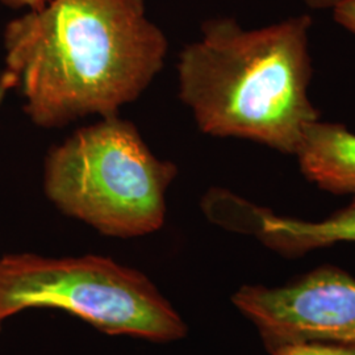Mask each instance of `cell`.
Here are the masks:
<instances>
[{
  "label": "cell",
  "mask_w": 355,
  "mask_h": 355,
  "mask_svg": "<svg viewBox=\"0 0 355 355\" xmlns=\"http://www.w3.org/2000/svg\"><path fill=\"white\" fill-rule=\"evenodd\" d=\"M167 40L144 0H48L3 32V69L40 128L114 116L152 85Z\"/></svg>",
  "instance_id": "1"
},
{
  "label": "cell",
  "mask_w": 355,
  "mask_h": 355,
  "mask_svg": "<svg viewBox=\"0 0 355 355\" xmlns=\"http://www.w3.org/2000/svg\"><path fill=\"white\" fill-rule=\"evenodd\" d=\"M311 26L306 15L249 31L229 17L207 21L178 61L179 96L199 129L296 155L320 120L308 96Z\"/></svg>",
  "instance_id": "2"
},
{
  "label": "cell",
  "mask_w": 355,
  "mask_h": 355,
  "mask_svg": "<svg viewBox=\"0 0 355 355\" xmlns=\"http://www.w3.org/2000/svg\"><path fill=\"white\" fill-rule=\"evenodd\" d=\"M137 128L114 116L80 128L53 146L42 184L60 212L107 237L136 239L164 227L167 191L177 177Z\"/></svg>",
  "instance_id": "3"
},
{
  "label": "cell",
  "mask_w": 355,
  "mask_h": 355,
  "mask_svg": "<svg viewBox=\"0 0 355 355\" xmlns=\"http://www.w3.org/2000/svg\"><path fill=\"white\" fill-rule=\"evenodd\" d=\"M29 309H58L107 336L170 343L187 325L144 272L102 255L0 258V328Z\"/></svg>",
  "instance_id": "4"
},
{
  "label": "cell",
  "mask_w": 355,
  "mask_h": 355,
  "mask_svg": "<svg viewBox=\"0 0 355 355\" xmlns=\"http://www.w3.org/2000/svg\"><path fill=\"white\" fill-rule=\"evenodd\" d=\"M232 303L271 354L295 343H355V278L324 265L279 287L245 284Z\"/></svg>",
  "instance_id": "5"
},
{
  "label": "cell",
  "mask_w": 355,
  "mask_h": 355,
  "mask_svg": "<svg viewBox=\"0 0 355 355\" xmlns=\"http://www.w3.org/2000/svg\"><path fill=\"white\" fill-rule=\"evenodd\" d=\"M202 208L212 223L253 236L286 257H300L340 242H355V198L347 207L318 221L275 215L268 208L221 189L209 191Z\"/></svg>",
  "instance_id": "6"
},
{
  "label": "cell",
  "mask_w": 355,
  "mask_h": 355,
  "mask_svg": "<svg viewBox=\"0 0 355 355\" xmlns=\"http://www.w3.org/2000/svg\"><path fill=\"white\" fill-rule=\"evenodd\" d=\"M296 157L304 177L321 190L355 198V133L345 125L313 123Z\"/></svg>",
  "instance_id": "7"
},
{
  "label": "cell",
  "mask_w": 355,
  "mask_h": 355,
  "mask_svg": "<svg viewBox=\"0 0 355 355\" xmlns=\"http://www.w3.org/2000/svg\"><path fill=\"white\" fill-rule=\"evenodd\" d=\"M270 355H355V343H306L287 345Z\"/></svg>",
  "instance_id": "8"
},
{
  "label": "cell",
  "mask_w": 355,
  "mask_h": 355,
  "mask_svg": "<svg viewBox=\"0 0 355 355\" xmlns=\"http://www.w3.org/2000/svg\"><path fill=\"white\" fill-rule=\"evenodd\" d=\"M331 11L334 20L355 35V0H343Z\"/></svg>",
  "instance_id": "9"
},
{
  "label": "cell",
  "mask_w": 355,
  "mask_h": 355,
  "mask_svg": "<svg viewBox=\"0 0 355 355\" xmlns=\"http://www.w3.org/2000/svg\"><path fill=\"white\" fill-rule=\"evenodd\" d=\"M48 0H1L3 4L11 7V8H26V10H35L45 4Z\"/></svg>",
  "instance_id": "10"
},
{
  "label": "cell",
  "mask_w": 355,
  "mask_h": 355,
  "mask_svg": "<svg viewBox=\"0 0 355 355\" xmlns=\"http://www.w3.org/2000/svg\"><path fill=\"white\" fill-rule=\"evenodd\" d=\"M305 4L313 10H333L343 0H304Z\"/></svg>",
  "instance_id": "11"
},
{
  "label": "cell",
  "mask_w": 355,
  "mask_h": 355,
  "mask_svg": "<svg viewBox=\"0 0 355 355\" xmlns=\"http://www.w3.org/2000/svg\"><path fill=\"white\" fill-rule=\"evenodd\" d=\"M11 89H12L11 82H10L8 76L6 74V71H4L3 66L0 64V104H1L3 101H4V98H6L7 92H8V91H11Z\"/></svg>",
  "instance_id": "12"
}]
</instances>
